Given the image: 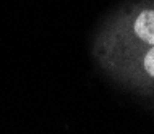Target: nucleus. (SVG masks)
<instances>
[{"instance_id": "nucleus-2", "label": "nucleus", "mask_w": 154, "mask_h": 134, "mask_svg": "<svg viewBox=\"0 0 154 134\" xmlns=\"http://www.w3.org/2000/svg\"><path fill=\"white\" fill-rule=\"evenodd\" d=\"M143 66H144V70L148 71L149 76L154 78V45H152V49L146 53V57H144Z\"/></svg>"}, {"instance_id": "nucleus-1", "label": "nucleus", "mask_w": 154, "mask_h": 134, "mask_svg": "<svg viewBox=\"0 0 154 134\" xmlns=\"http://www.w3.org/2000/svg\"><path fill=\"white\" fill-rule=\"evenodd\" d=\"M135 32L141 40L154 45V10L143 11L135 21Z\"/></svg>"}]
</instances>
